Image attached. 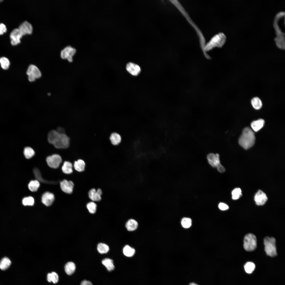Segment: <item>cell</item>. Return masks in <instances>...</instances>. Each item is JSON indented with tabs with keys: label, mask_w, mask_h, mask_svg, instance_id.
Wrapping results in <instances>:
<instances>
[{
	"label": "cell",
	"mask_w": 285,
	"mask_h": 285,
	"mask_svg": "<svg viewBox=\"0 0 285 285\" xmlns=\"http://www.w3.org/2000/svg\"><path fill=\"white\" fill-rule=\"evenodd\" d=\"M49 142L58 149H65L69 146L70 139L64 133H60L57 131L52 130L48 135Z\"/></svg>",
	"instance_id": "obj_1"
},
{
	"label": "cell",
	"mask_w": 285,
	"mask_h": 285,
	"mask_svg": "<svg viewBox=\"0 0 285 285\" xmlns=\"http://www.w3.org/2000/svg\"><path fill=\"white\" fill-rule=\"evenodd\" d=\"M255 136L253 131L248 127L244 128L239 140L240 145L243 148L247 149L252 146L255 143Z\"/></svg>",
	"instance_id": "obj_2"
},
{
	"label": "cell",
	"mask_w": 285,
	"mask_h": 285,
	"mask_svg": "<svg viewBox=\"0 0 285 285\" xmlns=\"http://www.w3.org/2000/svg\"><path fill=\"white\" fill-rule=\"evenodd\" d=\"M226 40V36L223 33H218L214 36L205 45V50L210 51L214 48H221L225 43Z\"/></svg>",
	"instance_id": "obj_3"
},
{
	"label": "cell",
	"mask_w": 285,
	"mask_h": 285,
	"mask_svg": "<svg viewBox=\"0 0 285 285\" xmlns=\"http://www.w3.org/2000/svg\"><path fill=\"white\" fill-rule=\"evenodd\" d=\"M276 240L273 237H266L264 239L265 250L267 255L271 257L277 256Z\"/></svg>",
	"instance_id": "obj_4"
},
{
	"label": "cell",
	"mask_w": 285,
	"mask_h": 285,
	"mask_svg": "<svg viewBox=\"0 0 285 285\" xmlns=\"http://www.w3.org/2000/svg\"><path fill=\"white\" fill-rule=\"evenodd\" d=\"M256 241V238L254 235L251 233L247 234L244 239V249L248 251L254 250L257 247Z\"/></svg>",
	"instance_id": "obj_5"
},
{
	"label": "cell",
	"mask_w": 285,
	"mask_h": 285,
	"mask_svg": "<svg viewBox=\"0 0 285 285\" xmlns=\"http://www.w3.org/2000/svg\"><path fill=\"white\" fill-rule=\"evenodd\" d=\"M207 159L209 164L213 167H216L219 172L223 173L225 172V169L220 163L218 154H209L207 155Z\"/></svg>",
	"instance_id": "obj_6"
},
{
	"label": "cell",
	"mask_w": 285,
	"mask_h": 285,
	"mask_svg": "<svg viewBox=\"0 0 285 285\" xmlns=\"http://www.w3.org/2000/svg\"><path fill=\"white\" fill-rule=\"evenodd\" d=\"M28 79L30 82L35 81L36 79L40 78L41 73L39 68L35 65L31 64L28 67L26 72Z\"/></svg>",
	"instance_id": "obj_7"
},
{
	"label": "cell",
	"mask_w": 285,
	"mask_h": 285,
	"mask_svg": "<svg viewBox=\"0 0 285 285\" xmlns=\"http://www.w3.org/2000/svg\"><path fill=\"white\" fill-rule=\"evenodd\" d=\"M76 52V49L69 45L64 48L61 51L60 56L63 59H67L70 62L73 61V57Z\"/></svg>",
	"instance_id": "obj_8"
},
{
	"label": "cell",
	"mask_w": 285,
	"mask_h": 285,
	"mask_svg": "<svg viewBox=\"0 0 285 285\" xmlns=\"http://www.w3.org/2000/svg\"><path fill=\"white\" fill-rule=\"evenodd\" d=\"M46 161L48 165L50 167L56 168L59 167L62 162V159L59 155L55 154L47 157Z\"/></svg>",
	"instance_id": "obj_9"
},
{
	"label": "cell",
	"mask_w": 285,
	"mask_h": 285,
	"mask_svg": "<svg viewBox=\"0 0 285 285\" xmlns=\"http://www.w3.org/2000/svg\"><path fill=\"white\" fill-rule=\"evenodd\" d=\"M256 204L258 206L264 205L268 200L266 194L262 191L259 190L256 193L254 197Z\"/></svg>",
	"instance_id": "obj_10"
},
{
	"label": "cell",
	"mask_w": 285,
	"mask_h": 285,
	"mask_svg": "<svg viewBox=\"0 0 285 285\" xmlns=\"http://www.w3.org/2000/svg\"><path fill=\"white\" fill-rule=\"evenodd\" d=\"M22 36L18 28L13 30L10 35L11 44L13 45H15L19 44L20 42V39Z\"/></svg>",
	"instance_id": "obj_11"
},
{
	"label": "cell",
	"mask_w": 285,
	"mask_h": 285,
	"mask_svg": "<svg viewBox=\"0 0 285 285\" xmlns=\"http://www.w3.org/2000/svg\"><path fill=\"white\" fill-rule=\"evenodd\" d=\"M126 68L129 73L134 76L137 75L141 72L140 67L138 65L131 62H129L126 64Z\"/></svg>",
	"instance_id": "obj_12"
},
{
	"label": "cell",
	"mask_w": 285,
	"mask_h": 285,
	"mask_svg": "<svg viewBox=\"0 0 285 285\" xmlns=\"http://www.w3.org/2000/svg\"><path fill=\"white\" fill-rule=\"evenodd\" d=\"M18 29L23 35L31 34L33 31L32 25L26 21L22 23L19 26Z\"/></svg>",
	"instance_id": "obj_13"
},
{
	"label": "cell",
	"mask_w": 285,
	"mask_h": 285,
	"mask_svg": "<svg viewBox=\"0 0 285 285\" xmlns=\"http://www.w3.org/2000/svg\"><path fill=\"white\" fill-rule=\"evenodd\" d=\"M60 186L61 189L64 192L69 194L72 193L74 186V184L72 181L64 180L60 182Z\"/></svg>",
	"instance_id": "obj_14"
},
{
	"label": "cell",
	"mask_w": 285,
	"mask_h": 285,
	"mask_svg": "<svg viewBox=\"0 0 285 285\" xmlns=\"http://www.w3.org/2000/svg\"><path fill=\"white\" fill-rule=\"evenodd\" d=\"M55 199L54 194L49 192L44 193L42 195L41 201L46 206H48L51 205Z\"/></svg>",
	"instance_id": "obj_15"
},
{
	"label": "cell",
	"mask_w": 285,
	"mask_h": 285,
	"mask_svg": "<svg viewBox=\"0 0 285 285\" xmlns=\"http://www.w3.org/2000/svg\"><path fill=\"white\" fill-rule=\"evenodd\" d=\"M264 123V120L262 119L253 121L251 124L252 130L255 132L258 131L263 127Z\"/></svg>",
	"instance_id": "obj_16"
},
{
	"label": "cell",
	"mask_w": 285,
	"mask_h": 285,
	"mask_svg": "<svg viewBox=\"0 0 285 285\" xmlns=\"http://www.w3.org/2000/svg\"><path fill=\"white\" fill-rule=\"evenodd\" d=\"M138 224L137 221L133 219L129 220L126 222L125 226L128 230L132 231L137 228Z\"/></svg>",
	"instance_id": "obj_17"
},
{
	"label": "cell",
	"mask_w": 285,
	"mask_h": 285,
	"mask_svg": "<svg viewBox=\"0 0 285 285\" xmlns=\"http://www.w3.org/2000/svg\"><path fill=\"white\" fill-rule=\"evenodd\" d=\"M64 269L66 273L70 275L74 272L76 269L75 265L73 262H69L65 264Z\"/></svg>",
	"instance_id": "obj_18"
},
{
	"label": "cell",
	"mask_w": 285,
	"mask_h": 285,
	"mask_svg": "<svg viewBox=\"0 0 285 285\" xmlns=\"http://www.w3.org/2000/svg\"><path fill=\"white\" fill-rule=\"evenodd\" d=\"M102 263L109 271H111L115 269L113 261L111 259L108 258H104L102 260Z\"/></svg>",
	"instance_id": "obj_19"
},
{
	"label": "cell",
	"mask_w": 285,
	"mask_h": 285,
	"mask_svg": "<svg viewBox=\"0 0 285 285\" xmlns=\"http://www.w3.org/2000/svg\"><path fill=\"white\" fill-rule=\"evenodd\" d=\"M85 165V163L83 160L79 159L75 162L74 166L77 171L82 172L84 170Z\"/></svg>",
	"instance_id": "obj_20"
},
{
	"label": "cell",
	"mask_w": 285,
	"mask_h": 285,
	"mask_svg": "<svg viewBox=\"0 0 285 285\" xmlns=\"http://www.w3.org/2000/svg\"><path fill=\"white\" fill-rule=\"evenodd\" d=\"M11 262L10 260L6 257L2 258L0 261V269L2 270L7 269L10 266Z\"/></svg>",
	"instance_id": "obj_21"
},
{
	"label": "cell",
	"mask_w": 285,
	"mask_h": 285,
	"mask_svg": "<svg viewBox=\"0 0 285 285\" xmlns=\"http://www.w3.org/2000/svg\"><path fill=\"white\" fill-rule=\"evenodd\" d=\"M110 139L112 144L114 145H117L121 142V139L118 134L114 132L112 133L110 137Z\"/></svg>",
	"instance_id": "obj_22"
},
{
	"label": "cell",
	"mask_w": 285,
	"mask_h": 285,
	"mask_svg": "<svg viewBox=\"0 0 285 285\" xmlns=\"http://www.w3.org/2000/svg\"><path fill=\"white\" fill-rule=\"evenodd\" d=\"M251 103L253 107L256 110H259L262 107V101L258 97H255L253 98L251 100Z\"/></svg>",
	"instance_id": "obj_23"
},
{
	"label": "cell",
	"mask_w": 285,
	"mask_h": 285,
	"mask_svg": "<svg viewBox=\"0 0 285 285\" xmlns=\"http://www.w3.org/2000/svg\"><path fill=\"white\" fill-rule=\"evenodd\" d=\"M62 169L63 172L65 174H69L72 173L73 171L72 164L69 162H65L62 167Z\"/></svg>",
	"instance_id": "obj_24"
},
{
	"label": "cell",
	"mask_w": 285,
	"mask_h": 285,
	"mask_svg": "<svg viewBox=\"0 0 285 285\" xmlns=\"http://www.w3.org/2000/svg\"><path fill=\"white\" fill-rule=\"evenodd\" d=\"M123 251L124 254L128 257L133 256L135 252L134 249L128 245H126L124 247Z\"/></svg>",
	"instance_id": "obj_25"
},
{
	"label": "cell",
	"mask_w": 285,
	"mask_h": 285,
	"mask_svg": "<svg viewBox=\"0 0 285 285\" xmlns=\"http://www.w3.org/2000/svg\"><path fill=\"white\" fill-rule=\"evenodd\" d=\"M97 250L98 251L100 254L106 253L109 250L108 246L107 244L102 243H99L97 246Z\"/></svg>",
	"instance_id": "obj_26"
},
{
	"label": "cell",
	"mask_w": 285,
	"mask_h": 285,
	"mask_svg": "<svg viewBox=\"0 0 285 285\" xmlns=\"http://www.w3.org/2000/svg\"><path fill=\"white\" fill-rule=\"evenodd\" d=\"M40 186V183L38 181L31 180L28 184V187L31 191L34 192L37 190Z\"/></svg>",
	"instance_id": "obj_27"
},
{
	"label": "cell",
	"mask_w": 285,
	"mask_h": 285,
	"mask_svg": "<svg viewBox=\"0 0 285 285\" xmlns=\"http://www.w3.org/2000/svg\"><path fill=\"white\" fill-rule=\"evenodd\" d=\"M59 277L57 274L55 272L49 273L47 276V280L49 282H53L54 283L58 282Z\"/></svg>",
	"instance_id": "obj_28"
},
{
	"label": "cell",
	"mask_w": 285,
	"mask_h": 285,
	"mask_svg": "<svg viewBox=\"0 0 285 285\" xmlns=\"http://www.w3.org/2000/svg\"><path fill=\"white\" fill-rule=\"evenodd\" d=\"M255 265L253 262H248L246 263L244 266L245 272L248 274L251 273L255 269Z\"/></svg>",
	"instance_id": "obj_29"
},
{
	"label": "cell",
	"mask_w": 285,
	"mask_h": 285,
	"mask_svg": "<svg viewBox=\"0 0 285 285\" xmlns=\"http://www.w3.org/2000/svg\"><path fill=\"white\" fill-rule=\"evenodd\" d=\"M24 154L26 158L29 159L31 158L34 155L35 152L32 148L30 147H27L24 148Z\"/></svg>",
	"instance_id": "obj_30"
},
{
	"label": "cell",
	"mask_w": 285,
	"mask_h": 285,
	"mask_svg": "<svg viewBox=\"0 0 285 285\" xmlns=\"http://www.w3.org/2000/svg\"><path fill=\"white\" fill-rule=\"evenodd\" d=\"M231 194L232 198L233 200H237L242 196L241 190L239 188H235L232 191Z\"/></svg>",
	"instance_id": "obj_31"
},
{
	"label": "cell",
	"mask_w": 285,
	"mask_h": 285,
	"mask_svg": "<svg viewBox=\"0 0 285 285\" xmlns=\"http://www.w3.org/2000/svg\"><path fill=\"white\" fill-rule=\"evenodd\" d=\"M0 63L2 68L4 70L8 69L10 65L9 60L5 57H2L0 58Z\"/></svg>",
	"instance_id": "obj_32"
},
{
	"label": "cell",
	"mask_w": 285,
	"mask_h": 285,
	"mask_svg": "<svg viewBox=\"0 0 285 285\" xmlns=\"http://www.w3.org/2000/svg\"><path fill=\"white\" fill-rule=\"evenodd\" d=\"M192 221L189 218L184 217L181 221V224L182 226L185 228H189L192 225Z\"/></svg>",
	"instance_id": "obj_33"
},
{
	"label": "cell",
	"mask_w": 285,
	"mask_h": 285,
	"mask_svg": "<svg viewBox=\"0 0 285 285\" xmlns=\"http://www.w3.org/2000/svg\"><path fill=\"white\" fill-rule=\"evenodd\" d=\"M22 203L24 206H33L34 203V199L31 196L25 197L22 200Z\"/></svg>",
	"instance_id": "obj_34"
},
{
	"label": "cell",
	"mask_w": 285,
	"mask_h": 285,
	"mask_svg": "<svg viewBox=\"0 0 285 285\" xmlns=\"http://www.w3.org/2000/svg\"><path fill=\"white\" fill-rule=\"evenodd\" d=\"M86 207L90 213L93 214L96 212L97 205L94 202H89L87 204Z\"/></svg>",
	"instance_id": "obj_35"
},
{
	"label": "cell",
	"mask_w": 285,
	"mask_h": 285,
	"mask_svg": "<svg viewBox=\"0 0 285 285\" xmlns=\"http://www.w3.org/2000/svg\"><path fill=\"white\" fill-rule=\"evenodd\" d=\"M102 193V190L99 188L96 190L94 198V201H99L101 200V196Z\"/></svg>",
	"instance_id": "obj_36"
},
{
	"label": "cell",
	"mask_w": 285,
	"mask_h": 285,
	"mask_svg": "<svg viewBox=\"0 0 285 285\" xmlns=\"http://www.w3.org/2000/svg\"><path fill=\"white\" fill-rule=\"evenodd\" d=\"M96 190L94 188L90 189L88 192L89 198L92 201H94V198Z\"/></svg>",
	"instance_id": "obj_37"
},
{
	"label": "cell",
	"mask_w": 285,
	"mask_h": 285,
	"mask_svg": "<svg viewBox=\"0 0 285 285\" xmlns=\"http://www.w3.org/2000/svg\"><path fill=\"white\" fill-rule=\"evenodd\" d=\"M218 207L220 210L223 211L226 210L229 208V207L227 205L222 202L219 203Z\"/></svg>",
	"instance_id": "obj_38"
},
{
	"label": "cell",
	"mask_w": 285,
	"mask_h": 285,
	"mask_svg": "<svg viewBox=\"0 0 285 285\" xmlns=\"http://www.w3.org/2000/svg\"><path fill=\"white\" fill-rule=\"evenodd\" d=\"M7 28L5 25L3 23H0V35H2L6 32Z\"/></svg>",
	"instance_id": "obj_39"
},
{
	"label": "cell",
	"mask_w": 285,
	"mask_h": 285,
	"mask_svg": "<svg viewBox=\"0 0 285 285\" xmlns=\"http://www.w3.org/2000/svg\"><path fill=\"white\" fill-rule=\"evenodd\" d=\"M80 285H93L92 283L89 281L86 280H84L82 281Z\"/></svg>",
	"instance_id": "obj_40"
},
{
	"label": "cell",
	"mask_w": 285,
	"mask_h": 285,
	"mask_svg": "<svg viewBox=\"0 0 285 285\" xmlns=\"http://www.w3.org/2000/svg\"><path fill=\"white\" fill-rule=\"evenodd\" d=\"M188 285H198L197 284L195 283L192 282V283H190Z\"/></svg>",
	"instance_id": "obj_41"
},
{
	"label": "cell",
	"mask_w": 285,
	"mask_h": 285,
	"mask_svg": "<svg viewBox=\"0 0 285 285\" xmlns=\"http://www.w3.org/2000/svg\"><path fill=\"white\" fill-rule=\"evenodd\" d=\"M2 0H0V2H2Z\"/></svg>",
	"instance_id": "obj_42"
}]
</instances>
